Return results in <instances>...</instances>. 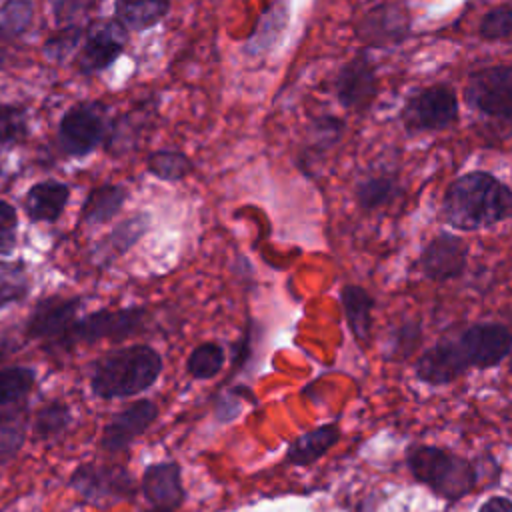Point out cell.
<instances>
[{
    "mask_svg": "<svg viewBox=\"0 0 512 512\" xmlns=\"http://www.w3.org/2000/svg\"><path fill=\"white\" fill-rule=\"evenodd\" d=\"M442 220L456 230L478 232L512 218V188L490 172L458 176L444 192Z\"/></svg>",
    "mask_w": 512,
    "mask_h": 512,
    "instance_id": "obj_1",
    "label": "cell"
},
{
    "mask_svg": "<svg viewBox=\"0 0 512 512\" xmlns=\"http://www.w3.org/2000/svg\"><path fill=\"white\" fill-rule=\"evenodd\" d=\"M162 370L160 354L134 344L106 354L92 372V390L100 398H126L150 388Z\"/></svg>",
    "mask_w": 512,
    "mask_h": 512,
    "instance_id": "obj_2",
    "label": "cell"
},
{
    "mask_svg": "<svg viewBox=\"0 0 512 512\" xmlns=\"http://www.w3.org/2000/svg\"><path fill=\"white\" fill-rule=\"evenodd\" d=\"M410 474L444 500H460L476 486V466L440 446L420 444L406 454Z\"/></svg>",
    "mask_w": 512,
    "mask_h": 512,
    "instance_id": "obj_3",
    "label": "cell"
},
{
    "mask_svg": "<svg viewBox=\"0 0 512 512\" xmlns=\"http://www.w3.org/2000/svg\"><path fill=\"white\" fill-rule=\"evenodd\" d=\"M460 116V104L454 90L446 84H434L416 90L402 108V126L408 134L438 132L454 126Z\"/></svg>",
    "mask_w": 512,
    "mask_h": 512,
    "instance_id": "obj_4",
    "label": "cell"
},
{
    "mask_svg": "<svg viewBox=\"0 0 512 512\" xmlns=\"http://www.w3.org/2000/svg\"><path fill=\"white\" fill-rule=\"evenodd\" d=\"M464 98L490 118H512V62L470 72Z\"/></svg>",
    "mask_w": 512,
    "mask_h": 512,
    "instance_id": "obj_5",
    "label": "cell"
},
{
    "mask_svg": "<svg viewBox=\"0 0 512 512\" xmlns=\"http://www.w3.org/2000/svg\"><path fill=\"white\" fill-rule=\"evenodd\" d=\"M412 30L410 10L402 2H380L366 10L356 26L354 34L366 48L388 50L408 40Z\"/></svg>",
    "mask_w": 512,
    "mask_h": 512,
    "instance_id": "obj_6",
    "label": "cell"
},
{
    "mask_svg": "<svg viewBox=\"0 0 512 512\" xmlns=\"http://www.w3.org/2000/svg\"><path fill=\"white\" fill-rule=\"evenodd\" d=\"M70 486L92 504H112L132 494L130 474L122 466L82 464L74 470Z\"/></svg>",
    "mask_w": 512,
    "mask_h": 512,
    "instance_id": "obj_7",
    "label": "cell"
},
{
    "mask_svg": "<svg viewBox=\"0 0 512 512\" xmlns=\"http://www.w3.org/2000/svg\"><path fill=\"white\" fill-rule=\"evenodd\" d=\"M334 92L338 102L348 110H364L374 102L378 94V78L368 48L360 50L338 70Z\"/></svg>",
    "mask_w": 512,
    "mask_h": 512,
    "instance_id": "obj_8",
    "label": "cell"
},
{
    "mask_svg": "<svg viewBox=\"0 0 512 512\" xmlns=\"http://www.w3.org/2000/svg\"><path fill=\"white\" fill-rule=\"evenodd\" d=\"M468 366L492 368L512 354V332L504 324L482 322L466 328L456 340Z\"/></svg>",
    "mask_w": 512,
    "mask_h": 512,
    "instance_id": "obj_9",
    "label": "cell"
},
{
    "mask_svg": "<svg viewBox=\"0 0 512 512\" xmlns=\"http://www.w3.org/2000/svg\"><path fill=\"white\" fill-rule=\"evenodd\" d=\"M418 264L430 280L444 282L458 278L468 264V244L452 232H440L422 248Z\"/></svg>",
    "mask_w": 512,
    "mask_h": 512,
    "instance_id": "obj_10",
    "label": "cell"
},
{
    "mask_svg": "<svg viewBox=\"0 0 512 512\" xmlns=\"http://www.w3.org/2000/svg\"><path fill=\"white\" fill-rule=\"evenodd\" d=\"M104 134V120L94 104H78L60 120V146L66 154L84 156L96 148Z\"/></svg>",
    "mask_w": 512,
    "mask_h": 512,
    "instance_id": "obj_11",
    "label": "cell"
},
{
    "mask_svg": "<svg viewBox=\"0 0 512 512\" xmlns=\"http://www.w3.org/2000/svg\"><path fill=\"white\" fill-rule=\"evenodd\" d=\"M124 26L120 22H100L88 30L84 48L78 54V70L100 72L110 66L124 48Z\"/></svg>",
    "mask_w": 512,
    "mask_h": 512,
    "instance_id": "obj_12",
    "label": "cell"
},
{
    "mask_svg": "<svg viewBox=\"0 0 512 512\" xmlns=\"http://www.w3.org/2000/svg\"><path fill=\"white\" fill-rule=\"evenodd\" d=\"M142 322V310H100L82 320H76L70 328V340L94 342L102 338H124L138 330Z\"/></svg>",
    "mask_w": 512,
    "mask_h": 512,
    "instance_id": "obj_13",
    "label": "cell"
},
{
    "mask_svg": "<svg viewBox=\"0 0 512 512\" xmlns=\"http://www.w3.org/2000/svg\"><path fill=\"white\" fill-rule=\"evenodd\" d=\"M468 368V362L456 340H444L428 350L416 362V376L432 386L450 384L462 376Z\"/></svg>",
    "mask_w": 512,
    "mask_h": 512,
    "instance_id": "obj_14",
    "label": "cell"
},
{
    "mask_svg": "<svg viewBox=\"0 0 512 512\" xmlns=\"http://www.w3.org/2000/svg\"><path fill=\"white\" fill-rule=\"evenodd\" d=\"M142 492L152 504V510L174 512L184 500L180 466L176 462L148 466L142 476Z\"/></svg>",
    "mask_w": 512,
    "mask_h": 512,
    "instance_id": "obj_15",
    "label": "cell"
},
{
    "mask_svg": "<svg viewBox=\"0 0 512 512\" xmlns=\"http://www.w3.org/2000/svg\"><path fill=\"white\" fill-rule=\"evenodd\" d=\"M158 416V408L152 400H138L120 410L104 428L102 444L108 450L126 448L136 436H140Z\"/></svg>",
    "mask_w": 512,
    "mask_h": 512,
    "instance_id": "obj_16",
    "label": "cell"
},
{
    "mask_svg": "<svg viewBox=\"0 0 512 512\" xmlns=\"http://www.w3.org/2000/svg\"><path fill=\"white\" fill-rule=\"evenodd\" d=\"M78 300L48 298L42 300L28 320V334L32 338H66L76 322Z\"/></svg>",
    "mask_w": 512,
    "mask_h": 512,
    "instance_id": "obj_17",
    "label": "cell"
},
{
    "mask_svg": "<svg viewBox=\"0 0 512 512\" xmlns=\"http://www.w3.org/2000/svg\"><path fill=\"white\" fill-rule=\"evenodd\" d=\"M70 190L66 184L56 180H46L34 184L24 200L26 212L34 222H54L64 212Z\"/></svg>",
    "mask_w": 512,
    "mask_h": 512,
    "instance_id": "obj_18",
    "label": "cell"
},
{
    "mask_svg": "<svg viewBox=\"0 0 512 512\" xmlns=\"http://www.w3.org/2000/svg\"><path fill=\"white\" fill-rule=\"evenodd\" d=\"M340 302H342L344 318L352 336L356 338L358 344L366 346L372 330V310L376 304L374 298L362 286L346 284L340 290Z\"/></svg>",
    "mask_w": 512,
    "mask_h": 512,
    "instance_id": "obj_19",
    "label": "cell"
},
{
    "mask_svg": "<svg viewBox=\"0 0 512 512\" xmlns=\"http://www.w3.org/2000/svg\"><path fill=\"white\" fill-rule=\"evenodd\" d=\"M340 440L338 424H324L294 438L286 450V462L292 466H308L322 458Z\"/></svg>",
    "mask_w": 512,
    "mask_h": 512,
    "instance_id": "obj_20",
    "label": "cell"
},
{
    "mask_svg": "<svg viewBox=\"0 0 512 512\" xmlns=\"http://www.w3.org/2000/svg\"><path fill=\"white\" fill-rule=\"evenodd\" d=\"M288 2L286 0H274L258 18L256 28L248 40V52L250 54H262L268 52L278 38L282 36L286 24H288Z\"/></svg>",
    "mask_w": 512,
    "mask_h": 512,
    "instance_id": "obj_21",
    "label": "cell"
},
{
    "mask_svg": "<svg viewBox=\"0 0 512 512\" xmlns=\"http://www.w3.org/2000/svg\"><path fill=\"white\" fill-rule=\"evenodd\" d=\"M170 8V0H116V18L124 28L146 30L160 22Z\"/></svg>",
    "mask_w": 512,
    "mask_h": 512,
    "instance_id": "obj_22",
    "label": "cell"
},
{
    "mask_svg": "<svg viewBox=\"0 0 512 512\" xmlns=\"http://www.w3.org/2000/svg\"><path fill=\"white\" fill-rule=\"evenodd\" d=\"M126 200V188L118 184H104L90 192L86 204L82 208V218L90 224L108 222L112 216L118 214Z\"/></svg>",
    "mask_w": 512,
    "mask_h": 512,
    "instance_id": "obj_23",
    "label": "cell"
},
{
    "mask_svg": "<svg viewBox=\"0 0 512 512\" xmlns=\"http://www.w3.org/2000/svg\"><path fill=\"white\" fill-rule=\"evenodd\" d=\"M398 190H400V186H398L396 176L372 174V176H366L356 182L354 198L362 210L370 212V210H376V208L392 202V198L398 194Z\"/></svg>",
    "mask_w": 512,
    "mask_h": 512,
    "instance_id": "obj_24",
    "label": "cell"
},
{
    "mask_svg": "<svg viewBox=\"0 0 512 512\" xmlns=\"http://www.w3.org/2000/svg\"><path fill=\"white\" fill-rule=\"evenodd\" d=\"M146 166L150 174L166 182L182 180L194 170L190 158L178 150H156L148 156Z\"/></svg>",
    "mask_w": 512,
    "mask_h": 512,
    "instance_id": "obj_25",
    "label": "cell"
},
{
    "mask_svg": "<svg viewBox=\"0 0 512 512\" xmlns=\"http://www.w3.org/2000/svg\"><path fill=\"white\" fill-rule=\"evenodd\" d=\"M224 366V348L216 342H204L196 346L186 362L190 376L198 380H208L216 376Z\"/></svg>",
    "mask_w": 512,
    "mask_h": 512,
    "instance_id": "obj_26",
    "label": "cell"
},
{
    "mask_svg": "<svg viewBox=\"0 0 512 512\" xmlns=\"http://www.w3.org/2000/svg\"><path fill=\"white\" fill-rule=\"evenodd\" d=\"M32 2L30 0H6L0 6V38L10 40L20 36L32 22Z\"/></svg>",
    "mask_w": 512,
    "mask_h": 512,
    "instance_id": "obj_27",
    "label": "cell"
},
{
    "mask_svg": "<svg viewBox=\"0 0 512 512\" xmlns=\"http://www.w3.org/2000/svg\"><path fill=\"white\" fill-rule=\"evenodd\" d=\"M34 386V370L12 366L0 372V404H10L26 396Z\"/></svg>",
    "mask_w": 512,
    "mask_h": 512,
    "instance_id": "obj_28",
    "label": "cell"
},
{
    "mask_svg": "<svg viewBox=\"0 0 512 512\" xmlns=\"http://www.w3.org/2000/svg\"><path fill=\"white\" fill-rule=\"evenodd\" d=\"M422 340V328L418 322L414 320H406L400 326L392 328L390 336H388V344H386V352L388 358L392 360H402L406 356H410L418 344Z\"/></svg>",
    "mask_w": 512,
    "mask_h": 512,
    "instance_id": "obj_29",
    "label": "cell"
},
{
    "mask_svg": "<svg viewBox=\"0 0 512 512\" xmlns=\"http://www.w3.org/2000/svg\"><path fill=\"white\" fill-rule=\"evenodd\" d=\"M480 38L488 42L506 40L512 36V6L510 4H498L490 8L478 24Z\"/></svg>",
    "mask_w": 512,
    "mask_h": 512,
    "instance_id": "obj_30",
    "label": "cell"
},
{
    "mask_svg": "<svg viewBox=\"0 0 512 512\" xmlns=\"http://www.w3.org/2000/svg\"><path fill=\"white\" fill-rule=\"evenodd\" d=\"M24 442V416L8 412L0 416V464L12 460Z\"/></svg>",
    "mask_w": 512,
    "mask_h": 512,
    "instance_id": "obj_31",
    "label": "cell"
},
{
    "mask_svg": "<svg viewBox=\"0 0 512 512\" xmlns=\"http://www.w3.org/2000/svg\"><path fill=\"white\" fill-rule=\"evenodd\" d=\"M28 292V276L20 264L0 262V308L24 298Z\"/></svg>",
    "mask_w": 512,
    "mask_h": 512,
    "instance_id": "obj_32",
    "label": "cell"
},
{
    "mask_svg": "<svg viewBox=\"0 0 512 512\" xmlns=\"http://www.w3.org/2000/svg\"><path fill=\"white\" fill-rule=\"evenodd\" d=\"M68 420H70V412H68L66 404H62V402L44 404L34 416V432L40 438L54 436L66 428Z\"/></svg>",
    "mask_w": 512,
    "mask_h": 512,
    "instance_id": "obj_33",
    "label": "cell"
},
{
    "mask_svg": "<svg viewBox=\"0 0 512 512\" xmlns=\"http://www.w3.org/2000/svg\"><path fill=\"white\" fill-rule=\"evenodd\" d=\"M26 134V112L18 106L0 104V146L22 140Z\"/></svg>",
    "mask_w": 512,
    "mask_h": 512,
    "instance_id": "obj_34",
    "label": "cell"
},
{
    "mask_svg": "<svg viewBox=\"0 0 512 512\" xmlns=\"http://www.w3.org/2000/svg\"><path fill=\"white\" fill-rule=\"evenodd\" d=\"M344 130V122L334 118V116H322L316 118L312 122V140H310V148L316 150H326L332 144H336L340 140V134Z\"/></svg>",
    "mask_w": 512,
    "mask_h": 512,
    "instance_id": "obj_35",
    "label": "cell"
},
{
    "mask_svg": "<svg viewBox=\"0 0 512 512\" xmlns=\"http://www.w3.org/2000/svg\"><path fill=\"white\" fill-rule=\"evenodd\" d=\"M16 226L18 216L16 210L0 200V256H8L16 246Z\"/></svg>",
    "mask_w": 512,
    "mask_h": 512,
    "instance_id": "obj_36",
    "label": "cell"
},
{
    "mask_svg": "<svg viewBox=\"0 0 512 512\" xmlns=\"http://www.w3.org/2000/svg\"><path fill=\"white\" fill-rule=\"evenodd\" d=\"M80 36H82V28H78V26L62 30L58 36H54L46 42V46H44L46 56L52 60H58V58L70 54L76 48V44L80 42Z\"/></svg>",
    "mask_w": 512,
    "mask_h": 512,
    "instance_id": "obj_37",
    "label": "cell"
},
{
    "mask_svg": "<svg viewBox=\"0 0 512 512\" xmlns=\"http://www.w3.org/2000/svg\"><path fill=\"white\" fill-rule=\"evenodd\" d=\"M478 512H512V500L506 496L488 498Z\"/></svg>",
    "mask_w": 512,
    "mask_h": 512,
    "instance_id": "obj_38",
    "label": "cell"
},
{
    "mask_svg": "<svg viewBox=\"0 0 512 512\" xmlns=\"http://www.w3.org/2000/svg\"><path fill=\"white\" fill-rule=\"evenodd\" d=\"M2 62H4V52L0 50V66H2Z\"/></svg>",
    "mask_w": 512,
    "mask_h": 512,
    "instance_id": "obj_39",
    "label": "cell"
}]
</instances>
